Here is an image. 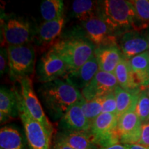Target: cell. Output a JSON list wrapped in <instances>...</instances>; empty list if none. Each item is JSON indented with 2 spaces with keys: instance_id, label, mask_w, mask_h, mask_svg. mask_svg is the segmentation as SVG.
<instances>
[{
  "instance_id": "obj_19",
  "label": "cell",
  "mask_w": 149,
  "mask_h": 149,
  "mask_svg": "<svg viewBox=\"0 0 149 149\" xmlns=\"http://www.w3.org/2000/svg\"><path fill=\"white\" fill-rule=\"evenodd\" d=\"M114 74L121 88L132 93H139V85L135 79L128 59L122 57Z\"/></svg>"
},
{
  "instance_id": "obj_36",
  "label": "cell",
  "mask_w": 149,
  "mask_h": 149,
  "mask_svg": "<svg viewBox=\"0 0 149 149\" xmlns=\"http://www.w3.org/2000/svg\"><path fill=\"white\" fill-rule=\"evenodd\" d=\"M148 95H149V89H148Z\"/></svg>"
},
{
  "instance_id": "obj_17",
  "label": "cell",
  "mask_w": 149,
  "mask_h": 149,
  "mask_svg": "<svg viewBox=\"0 0 149 149\" xmlns=\"http://www.w3.org/2000/svg\"><path fill=\"white\" fill-rule=\"evenodd\" d=\"M64 24V16L50 22H44L41 24L37 33V39L42 47L53 46L57 42V38L62 31Z\"/></svg>"
},
{
  "instance_id": "obj_24",
  "label": "cell",
  "mask_w": 149,
  "mask_h": 149,
  "mask_svg": "<svg viewBox=\"0 0 149 149\" xmlns=\"http://www.w3.org/2000/svg\"><path fill=\"white\" fill-rule=\"evenodd\" d=\"M0 146L1 149H24L21 133L12 126H3L0 130Z\"/></svg>"
},
{
  "instance_id": "obj_9",
  "label": "cell",
  "mask_w": 149,
  "mask_h": 149,
  "mask_svg": "<svg viewBox=\"0 0 149 149\" xmlns=\"http://www.w3.org/2000/svg\"><path fill=\"white\" fill-rule=\"evenodd\" d=\"M68 73L66 64L53 50L50 49L41 57L38 65V77L45 84L64 78Z\"/></svg>"
},
{
  "instance_id": "obj_23",
  "label": "cell",
  "mask_w": 149,
  "mask_h": 149,
  "mask_svg": "<svg viewBox=\"0 0 149 149\" xmlns=\"http://www.w3.org/2000/svg\"><path fill=\"white\" fill-rule=\"evenodd\" d=\"M72 9L74 17L83 23L98 17V2L96 1L75 0L72 2Z\"/></svg>"
},
{
  "instance_id": "obj_5",
  "label": "cell",
  "mask_w": 149,
  "mask_h": 149,
  "mask_svg": "<svg viewBox=\"0 0 149 149\" xmlns=\"http://www.w3.org/2000/svg\"><path fill=\"white\" fill-rule=\"evenodd\" d=\"M19 114L23 124L30 149H51L52 136L28 111L17 93Z\"/></svg>"
},
{
  "instance_id": "obj_22",
  "label": "cell",
  "mask_w": 149,
  "mask_h": 149,
  "mask_svg": "<svg viewBox=\"0 0 149 149\" xmlns=\"http://www.w3.org/2000/svg\"><path fill=\"white\" fill-rule=\"evenodd\" d=\"M117 102V115L120 117L130 111H135L139 93H132L117 86L114 91Z\"/></svg>"
},
{
  "instance_id": "obj_11",
  "label": "cell",
  "mask_w": 149,
  "mask_h": 149,
  "mask_svg": "<svg viewBox=\"0 0 149 149\" xmlns=\"http://www.w3.org/2000/svg\"><path fill=\"white\" fill-rule=\"evenodd\" d=\"M142 124L135 111H130L121 115L117 125L120 144H137L141 137Z\"/></svg>"
},
{
  "instance_id": "obj_33",
  "label": "cell",
  "mask_w": 149,
  "mask_h": 149,
  "mask_svg": "<svg viewBox=\"0 0 149 149\" xmlns=\"http://www.w3.org/2000/svg\"><path fill=\"white\" fill-rule=\"evenodd\" d=\"M125 146L127 149H149L146 146L139 144H126Z\"/></svg>"
},
{
  "instance_id": "obj_14",
  "label": "cell",
  "mask_w": 149,
  "mask_h": 149,
  "mask_svg": "<svg viewBox=\"0 0 149 149\" xmlns=\"http://www.w3.org/2000/svg\"><path fill=\"white\" fill-rule=\"evenodd\" d=\"M84 97L72 105L61 117L60 124L64 130L89 131L91 123L86 117L82 109Z\"/></svg>"
},
{
  "instance_id": "obj_35",
  "label": "cell",
  "mask_w": 149,
  "mask_h": 149,
  "mask_svg": "<svg viewBox=\"0 0 149 149\" xmlns=\"http://www.w3.org/2000/svg\"><path fill=\"white\" fill-rule=\"evenodd\" d=\"M145 36H146V40H147V42H148V48H149V26L146 29V34H145Z\"/></svg>"
},
{
  "instance_id": "obj_3",
  "label": "cell",
  "mask_w": 149,
  "mask_h": 149,
  "mask_svg": "<svg viewBox=\"0 0 149 149\" xmlns=\"http://www.w3.org/2000/svg\"><path fill=\"white\" fill-rule=\"evenodd\" d=\"M103 4V19L111 32L130 28L140 31L135 9L130 1L106 0Z\"/></svg>"
},
{
  "instance_id": "obj_29",
  "label": "cell",
  "mask_w": 149,
  "mask_h": 149,
  "mask_svg": "<svg viewBox=\"0 0 149 149\" xmlns=\"http://www.w3.org/2000/svg\"><path fill=\"white\" fill-rule=\"evenodd\" d=\"M102 113H112L117 115V102L114 91L104 96Z\"/></svg>"
},
{
  "instance_id": "obj_10",
  "label": "cell",
  "mask_w": 149,
  "mask_h": 149,
  "mask_svg": "<svg viewBox=\"0 0 149 149\" xmlns=\"http://www.w3.org/2000/svg\"><path fill=\"white\" fill-rule=\"evenodd\" d=\"M117 86L118 82L115 74L99 70L92 81L81 90V93L86 101H90L113 92Z\"/></svg>"
},
{
  "instance_id": "obj_25",
  "label": "cell",
  "mask_w": 149,
  "mask_h": 149,
  "mask_svg": "<svg viewBox=\"0 0 149 149\" xmlns=\"http://www.w3.org/2000/svg\"><path fill=\"white\" fill-rule=\"evenodd\" d=\"M64 1L61 0H45L40 6V12L44 22L55 20L63 17Z\"/></svg>"
},
{
  "instance_id": "obj_31",
  "label": "cell",
  "mask_w": 149,
  "mask_h": 149,
  "mask_svg": "<svg viewBox=\"0 0 149 149\" xmlns=\"http://www.w3.org/2000/svg\"><path fill=\"white\" fill-rule=\"evenodd\" d=\"M7 66H8V57L6 48H1V55H0V72L3 75L6 72Z\"/></svg>"
},
{
  "instance_id": "obj_18",
  "label": "cell",
  "mask_w": 149,
  "mask_h": 149,
  "mask_svg": "<svg viewBox=\"0 0 149 149\" xmlns=\"http://www.w3.org/2000/svg\"><path fill=\"white\" fill-rule=\"evenodd\" d=\"M56 138L73 149H99L89 131L64 130L57 134Z\"/></svg>"
},
{
  "instance_id": "obj_1",
  "label": "cell",
  "mask_w": 149,
  "mask_h": 149,
  "mask_svg": "<svg viewBox=\"0 0 149 149\" xmlns=\"http://www.w3.org/2000/svg\"><path fill=\"white\" fill-rule=\"evenodd\" d=\"M39 93L46 109L56 117H62L72 105L83 98L78 89L61 79L44 84Z\"/></svg>"
},
{
  "instance_id": "obj_26",
  "label": "cell",
  "mask_w": 149,
  "mask_h": 149,
  "mask_svg": "<svg viewBox=\"0 0 149 149\" xmlns=\"http://www.w3.org/2000/svg\"><path fill=\"white\" fill-rule=\"evenodd\" d=\"M104 98V97H100L93 99L90 101H86L84 98L83 99V111L91 123H92L99 115L102 114Z\"/></svg>"
},
{
  "instance_id": "obj_15",
  "label": "cell",
  "mask_w": 149,
  "mask_h": 149,
  "mask_svg": "<svg viewBox=\"0 0 149 149\" xmlns=\"http://www.w3.org/2000/svg\"><path fill=\"white\" fill-rule=\"evenodd\" d=\"M99 70V65L94 53V55L83 66L68 72L64 79L74 88L82 90L92 81Z\"/></svg>"
},
{
  "instance_id": "obj_12",
  "label": "cell",
  "mask_w": 149,
  "mask_h": 149,
  "mask_svg": "<svg viewBox=\"0 0 149 149\" xmlns=\"http://www.w3.org/2000/svg\"><path fill=\"white\" fill-rule=\"evenodd\" d=\"M119 48L124 58L130 59L149 51L148 44L145 35L133 30L124 33L119 42Z\"/></svg>"
},
{
  "instance_id": "obj_32",
  "label": "cell",
  "mask_w": 149,
  "mask_h": 149,
  "mask_svg": "<svg viewBox=\"0 0 149 149\" xmlns=\"http://www.w3.org/2000/svg\"><path fill=\"white\" fill-rule=\"evenodd\" d=\"M52 149H73L70 147L68 145L65 144L62 141L56 138L55 142H54L53 148Z\"/></svg>"
},
{
  "instance_id": "obj_7",
  "label": "cell",
  "mask_w": 149,
  "mask_h": 149,
  "mask_svg": "<svg viewBox=\"0 0 149 149\" xmlns=\"http://www.w3.org/2000/svg\"><path fill=\"white\" fill-rule=\"evenodd\" d=\"M21 86V98L24 105L33 118L45 128L48 133L52 136L53 127L46 116L40 100L33 89V81L31 77H26L19 81Z\"/></svg>"
},
{
  "instance_id": "obj_20",
  "label": "cell",
  "mask_w": 149,
  "mask_h": 149,
  "mask_svg": "<svg viewBox=\"0 0 149 149\" xmlns=\"http://www.w3.org/2000/svg\"><path fill=\"white\" fill-rule=\"evenodd\" d=\"M19 113L17 93L1 87L0 90V120L4 123Z\"/></svg>"
},
{
  "instance_id": "obj_6",
  "label": "cell",
  "mask_w": 149,
  "mask_h": 149,
  "mask_svg": "<svg viewBox=\"0 0 149 149\" xmlns=\"http://www.w3.org/2000/svg\"><path fill=\"white\" fill-rule=\"evenodd\" d=\"M118 119L116 114L102 113L91 123L89 132L99 147L105 148L120 144L117 130Z\"/></svg>"
},
{
  "instance_id": "obj_34",
  "label": "cell",
  "mask_w": 149,
  "mask_h": 149,
  "mask_svg": "<svg viewBox=\"0 0 149 149\" xmlns=\"http://www.w3.org/2000/svg\"><path fill=\"white\" fill-rule=\"evenodd\" d=\"M100 149H127L125 145L122 144H117L113 146H109V147H105V148H100Z\"/></svg>"
},
{
  "instance_id": "obj_2",
  "label": "cell",
  "mask_w": 149,
  "mask_h": 149,
  "mask_svg": "<svg viewBox=\"0 0 149 149\" xmlns=\"http://www.w3.org/2000/svg\"><path fill=\"white\" fill-rule=\"evenodd\" d=\"M51 49L64 61L68 72L83 66L94 55L95 50L91 43L76 37L57 40Z\"/></svg>"
},
{
  "instance_id": "obj_30",
  "label": "cell",
  "mask_w": 149,
  "mask_h": 149,
  "mask_svg": "<svg viewBox=\"0 0 149 149\" xmlns=\"http://www.w3.org/2000/svg\"><path fill=\"white\" fill-rule=\"evenodd\" d=\"M137 144L149 148V121L142 124L141 137Z\"/></svg>"
},
{
  "instance_id": "obj_21",
  "label": "cell",
  "mask_w": 149,
  "mask_h": 149,
  "mask_svg": "<svg viewBox=\"0 0 149 149\" xmlns=\"http://www.w3.org/2000/svg\"><path fill=\"white\" fill-rule=\"evenodd\" d=\"M128 61L139 86H149V51L135 56Z\"/></svg>"
},
{
  "instance_id": "obj_4",
  "label": "cell",
  "mask_w": 149,
  "mask_h": 149,
  "mask_svg": "<svg viewBox=\"0 0 149 149\" xmlns=\"http://www.w3.org/2000/svg\"><path fill=\"white\" fill-rule=\"evenodd\" d=\"M8 57V70L13 81H20L31 77L35 68V51L28 45L6 48Z\"/></svg>"
},
{
  "instance_id": "obj_16",
  "label": "cell",
  "mask_w": 149,
  "mask_h": 149,
  "mask_svg": "<svg viewBox=\"0 0 149 149\" xmlns=\"http://www.w3.org/2000/svg\"><path fill=\"white\" fill-rule=\"evenodd\" d=\"M95 56L101 71L114 74L117 65L123 57L117 45L100 47L95 50Z\"/></svg>"
},
{
  "instance_id": "obj_27",
  "label": "cell",
  "mask_w": 149,
  "mask_h": 149,
  "mask_svg": "<svg viewBox=\"0 0 149 149\" xmlns=\"http://www.w3.org/2000/svg\"><path fill=\"white\" fill-rule=\"evenodd\" d=\"M135 9L136 15L141 30L149 26V0L130 1Z\"/></svg>"
},
{
  "instance_id": "obj_13",
  "label": "cell",
  "mask_w": 149,
  "mask_h": 149,
  "mask_svg": "<svg viewBox=\"0 0 149 149\" xmlns=\"http://www.w3.org/2000/svg\"><path fill=\"white\" fill-rule=\"evenodd\" d=\"M84 26L89 39L97 48L117 45L116 39L103 19L97 17L84 22Z\"/></svg>"
},
{
  "instance_id": "obj_37",
  "label": "cell",
  "mask_w": 149,
  "mask_h": 149,
  "mask_svg": "<svg viewBox=\"0 0 149 149\" xmlns=\"http://www.w3.org/2000/svg\"></svg>"
},
{
  "instance_id": "obj_8",
  "label": "cell",
  "mask_w": 149,
  "mask_h": 149,
  "mask_svg": "<svg viewBox=\"0 0 149 149\" xmlns=\"http://www.w3.org/2000/svg\"><path fill=\"white\" fill-rule=\"evenodd\" d=\"M1 47L27 45L31 40V29L29 22L22 19H8L3 25Z\"/></svg>"
},
{
  "instance_id": "obj_28",
  "label": "cell",
  "mask_w": 149,
  "mask_h": 149,
  "mask_svg": "<svg viewBox=\"0 0 149 149\" xmlns=\"http://www.w3.org/2000/svg\"><path fill=\"white\" fill-rule=\"evenodd\" d=\"M135 113L142 123L149 121V95L148 92L142 91L139 93Z\"/></svg>"
}]
</instances>
